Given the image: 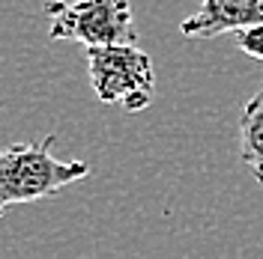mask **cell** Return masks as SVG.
<instances>
[{
	"label": "cell",
	"mask_w": 263,
	"mask_h": 259,
	"mask_svg": "<svg viewBox=\"0 0 263 259\" xmlns=\"http://www.w3.org/2000/svg\"><path fill=\"white\" fill-rule=\"evenodd\" d=\"M54 134L39 143H12L0 149V218L9 206H24L60 194L66 185L90 176L87 161H60L51 155Z\"/></svg>",
	"instance_id": "6da1fadb"
},
{
	"label": "cell",
	"mask_w": 263,
	"mask_h": 259,
	"mask_svg": "<svg viewBox=\"0 0 263 259\" xmlns=\"http://www.w3.org/2000/svg\"><path fill=\"white\" fill-rule=\"evenodd\" d=\"M87 72L99 101L120 104L129 114H141L156 96L153 60L138 48V42L87 48Z\"/></svg>",
	"instance_id": "7a4b0ae2"
},
{
	"label": "cell",
	"mask_w": 263,
	"mask_h": 259,
	"mask_svg": "<svg viewBox=\"0 0 263 259\" xmlns=\"http://www.w3.org/2000/svg\"><path fill=\"white\" fill-rule=\"evenodd\" d=\"M45 15L51 21L48 36L54 42H78L84 48L138 42L129 0H48Z\"/></svg>",
	"instance_id": "3957f363"
},
{
	"label": "cell",
	"mask_w": 263,
	"mask_h": 259,
	"mask_svg": "<svg viewBox=\"0 0 263 259\" xmlns=\"http://www.w3.org/2000/svg\"><path fill=\"white\" fill-rule=\"evenodd\" d=\"M263 21V0H200L195 15L180 24L189 39H213L221 33H236Z\"/></svg>",
	"instance_id": "277c9868"
},
{
	"label": "cell",
	"mask_w": 263,
	"mask_h": 259,
	"mask_svg": "<svg viewBox=\"0 0 263 259\" xmlns=\"http://www.w3.org/2000/svg\"><path fill=\"white\" fill-rule=\"evenodd\" d=\"M239 161L263 185V90L248 98L239 116Z\"/></svg>",
	"instance_id": "5b68a950"
},
{
	"label": "cell",
	"mask_w": 263,
	"mask_h": 259,
	"mask_svg": "<svg viewBox=\"0 0 263 259\" xmlns=\"http://www.w3.org/2000/svg\"><path fill=\"white\" fill-rule=\"evenodd\" d=\"M233 36H236V45H239L242 54H248V57H254V60L263 63V21L260 24H251V27H242Z\"/></svg>",
	"instance_id": "8992f818"
}]
</instances>
